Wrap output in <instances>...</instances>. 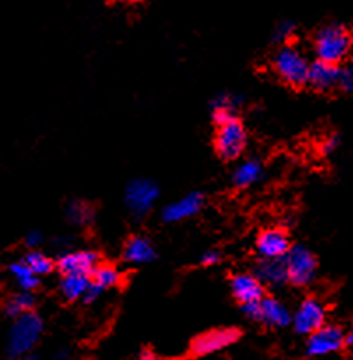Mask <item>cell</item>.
<instances>
[{
    "instance_id": "30",
    "label": "cell",
    "mask_w": 353,
    "mask_h": 360,
    "mask_svg": "<svg viewBox=\"0 0 353 360\" xmlns=\"http://www.w3.org/2000/svg\"><path fill=\"white\" fill-rule=\"evenodd\" d=\"M102 294H104V288H102L101 285L95 283V281H91L90 287H88L86 290V295H84V302H88V304H90V302H95Z\"/></svg>"
},
{
    "instance_id": "21",
    "label": "cell",
    "mask_w": 353,
    "mask_h": 360,
    "mask_svg": "<svg viewBox=\"0 0 353 360\" xmlns=\"http://www.w3.org/2000/svg\"><path fill=\"white\" fill-rule=\"evenodd\" d=\"M34 306H35L34 294H32V292L20 290V292H14L11 297H7V301L4 302V313H6V316H9V319L16 320L20 319L21 315H25V313L34 311Z\"/></svg>"
},
{
    "instance_id": "34",
    "label": "cell",
    "mask_w": 353,
    "mask_h": 360,
    "mask_svg": "<svg viewBox=\"0 0 353 360\" xmlns=\"http://www.w3.org/2000/svg\"><path fill=\"white\" fill-rule=\"evenodd\" d=\"M347 345H348V347H352V348H353V326H352V329L348 330V336H347Z\"/></svg>"
},
{
    "instance_id": "9",
    "label": "cell",
    "mask_w": 353,
    "mask_h": 360,
    "mask_svg": "<svg viewBox=\"0 0 353 360\" xmlns=\"http://www.w3.org/2000/svg\"><path fill=\"white\" fill-rule=\"evenodd\" d=\"M327 311L326 306L315 297H308L299 304L292 315V326H294L295 333L302 334V336H312L319 329L326 326Z\"/></svg>"
},
{
    "instance_id": "29",
    "label": "cell",
    "mask_w": 353,
    "mask_h": 360,
    "mask_svg": "<svg viewBox=\"0 0 353 360\" xmlns=\"http://www.w3.org/2000/svg\"><path fill=\"white\" fill-rule=\"evenodd\" d=\"M25 245L30 250H39V246L42 245V234L39 231H28L25 236Z\"/></svg>"
},
{
    "instance_id": "20",
    "label": "cell",
    "mask_w": 353,
    "mask_h": 360,
    "mask_svg": "<svg viewBox=\"0 0 353 360\" xmlns=\"http://www.w3.org/2000/svg\"><path fill=\"white\" fill-rule=\"evenodd\" d=\"M90 283V276H84V274H65V276H62V280H60V294H62L63 299H67V301L84 299Z\"/></svg>"
},
{
    "instance_id": "11",
    "label": "cell",
    "mask_w": 353,
    "mask_h": 360,
    "mask_svg": "<svg viewBox=\"0 0 353 360\" xmlns=\"http://www.w3.org/2000/svg\"><path fill=\"white\" fill-rule=\"evenodd\" d=\"M255 248L262 259H285L287 253L290 252L292 245L283 229L271 227L260 232Z\"/></svg>"
},
{
    "instance_id": "31",
    "label": "cell",
    "mask_w": 353,
    "mask_h": 360,
    "mask_svg": "<svg viewBox=\"0 0 353 360\" xmlns=\"http://www.w3.org/2000/svg\"><path fill=\"white\" fill-rule=\"evenodd\" d=\"M340 136H336V134H330L329 137H326V141L322 143V151L323 153H334V151L340 148Z\"/></svg>"
},
{
    "instance_id": "10",
    "label": "cell",
    "mask_w": 353,
    "mask_h": 360,
    "mask_svg": "<svg viewBox=\"0 0 353 360\" xmlns=\"http://www.w3.org/2000/svg\"><path fill=\"white\" fill-rule=\"evenodd\" d=\"M98 266H101L98 255L91 250H67V252L60 253L58 262H56V267L62 273V276H65V274L90 276Z\"/></svg>"
},
{
    "instance_id": "7",
    "label": "cell",
    "mask_w": 353,
    "mask_h": 360,
    "mask_svg": "<svg viewBox=\"0 0 353 360\" xmlns=\"http://www.w3.org/2000/svg\"><path fill=\"white\" fill-rule=\"evenodd\" d=\"M158 186L151 179L137 178L127 185L125 204L136 218H143L150 213L158 200Z\"/></svg>"
},
{
    "instance_id": "18",
    "label": "cell",
    "mask_w": 353,
    "mask_h": 360,
    "mask_svg": "<svg viewBox=\"0 0 353 360\" xmlns=\"http://www.w3.org/2000/svg\"><path fill=\"white\" fill-rule=\"evenodd\" d=\"M243 97L239 95L224 94L218 95L213 102H211V118L217 125H224V123L236 120V111L241 105Z\"/></svg>"
},
{
    "instance_id": "22",
    "label": "cell",
    "mask_w": 353,
    "mask_h": 360,
    "mask_svg": "<svg viewBox=\"0 0 353 360\" xmlns=\"http://www.w3.org/2000/svg\"><path fill=\"white\" fill-rule=\"evenodd\" d=\"M21 262H23L25 266H27L28 269H30L32 273L39 278L46 276V274L51 273L53 266H55V262H53L51 257L46 255V253L41 252V250H30L28 253H25L23 259H21Z\"/></svg>"
},
{
    "instance_id": "32",
    "label": "cell",
    "mask_w": 353,
    "mask_h": 360,
    "mask_svg": "<svg viewBox=\"0 0 353 360\" xmlns=\"http://www.w3.org/2000/svg\"><path fill=\"white\" fill-rule=\"evenodd\" d=\"M139 360H158V357H157V354H153L151 350H144V352H141Z\"/></svg>"
},
{
    "instance_id": "28",
    "label": "cell",
    "mask_w": 353,
    "mask_h": 360,
    "mask_svg": "<svg viewBox=\"0 0 353 360\" xmlns=\"http://www.w3.org/2000/svg\"><path fill=\"white\" fill-rule=\"evenodd\" d=\"M220 260L222 253L218 250H207L200 255V264H204V266H217V264H220Z\"/></svg>"
},
{
    "instance_id": "25",
    "label": "cell",
    "mask_w": 353,
    "mask_h": 360,
    "mask_svg": "<svg viewBox=\"0 0 353 360\" xmlns=\"http://www.w3.org/2000/svg\"><path fill=\"white\" fill-rule=\"evenodd\" d=\"M120 280H122V274H120V271L116 269L115 266H109V264H101V266L94 271V274H91V281H95L97 285H101L104 290H108V288L118 285Z\"/></svg>"
},
{
    "instance_id": "33",
    "label": "cell",
    "mask_w": 353,
    "mask_h": 360,
    "mask_svg": "<svg viewBox=\"0 0 353 360\" xmlns=\"http://www.w3.org/2000/svg\"><path fill=\"white\" fill-rule=\"evenodd\" d=\"M56 359H58V360H67V359H69V350H65V348H63V350H60L58 354H56Z\"/></svg>"
},
{
    "instance_id": "12",
    "label": "cell",
    "mask_w": 353,
    "mask_h": 360,
    "mask_svg": "<svg viewBox=\"0 0 353 360\" xmlns=\"http://www.w3.org/2000/svg\"><path fill=\"white\" fill-rule=\"evenodd\" d=\"M239 340V330L234 327H227V329H217L210 330V333L203 334L197 338L192 343V352L195 355H210L214 352H220L234 345Z\"/></svg>"
},
{
    "instance_id": "13",
    "label": "cell",
    "mask_w": 353,
    "mask_h": 360,
    "mask_svg": "<svg viewBox=\"0 0 353 360\" xmlns=\"http://www.w3.org/2000/svg\"><path fill=\"white\" fill-rule=\"evenodd\" d=\"M231 290L236 301L241 302V306L255 304L266 297L262 281L255 276V273H239L232 276Z\"/></svg>"
},
{
    "instance_id": "27",
    "label": "cell",
    "mask_w": 353,
    "mask_h": 360,
    "mask_svg": "<svg viewBox=\"0 0 353 360\" xmlns=\"http://www.w3.org/2000/svg\"><path fill=\"white\" fill-rule=\"evenodd\" d=\"M338 86L347 91V94H353V62L340 67V83H338Z\"/></svg>"
},
{
    "instance_id": "4",
    "label": "cell",
    "mask_w": 353,
    "mask_h": 360,
    "mask_svg": "<svg viewBox=\"0 0 353 360\" xmlns=\"http://www.w3.org/2000/svg\"><path fill=\"white\" fill-rule=\"evenodd\" d=\"M246 143H248L246 129L238 118L224 123V125H218L217 134H214V150H217L218 157L227 162L238 160L245 153Z\"/></svg>"
},
{
    "instance_id": "6",
    "label": "cell",
    "mask_w": 353,
    "mask_h": 360,
    "mask_svg": "<svg viewBox=\"0 0 353 360\" xmlns=\"http://www.w3.org/2000/svg\"><path fill=\"white\" fill-rule=\"evenodd\" d=\"M243 313L248 319L269 327H287L292 323V311L276 297H264L255 304L243 306Z\"/></svg>"
},
{
    "instance_id": "26",
    "label": "cell",
    "mask_w": 353,
    "mask_h": 360,
    "mask_svg": "<svg viewBox=\"0 0 353 360\" xmlns=\"http://www.w3.org/2000/svg\"><path fill=\"white\" fill-rule=\"evenodd\" d=\"M295 34V23L292 20H285L280 21L274 28V34H273V41L278 42V44H288L287 41H290Z\"/></svg>"
},
{
    "instance_id": "3",
    "label": "cell",
    "mask_w": 353,
    "mask_h": 360,
    "mask_svg": "<svg viewBox=\"0 0 353 360\" xmlns=\"http://www.w3.org/2000/svg\"><path fill=\"white\" fill-rule=\"evenodd\" d=\"M312 62L308 56L294 44H283L273 56L274 72L292 86H301L308 83V74Z\"/></svg>"
},
{
    "instance_id": "19",
    "label": "cell",
    "mask_w": 353,
    "mask_h": 360,
    "mask_svg": "<svg viewBox=\"0 0 353 360\" xmlns=\"http://www.w3.org/2000/svg\"><path fill=\"white\" fill-rule=\"evenodd\" d=\"M264 178V165L259 158H248L241 162L232 172V183L238 188H248Z\"/></svg>"
},
{
    "instance_id": "23",
    "label": "cell",
    "mask_w": 353,
    "mask_h": 360,
    "mask_svg": "<svg viewBox=\"0 0 353 360\" xmlns=\"http://www.w3.org/2000/svg\"><path fill=\"white\" fill-rule=\"evenodd\" d=\"M9 274L14 278V281L18 283L20 290L25 292H32L39 287V280L41 278L35 276L27 266H25L21 260H16V262L9 264Z\"/></svg>"
},
{
    "instance_id": "24",
    "label": "cell",
    "mask_w": 353,
    "mask_h": 360,
    "mask_svg": "<svg viewBox=\"0 0 353 360\" xmlns=\"http://www.w3.org/2000/svg\"><path fill=\"white\" fill-rule=\"evenodd\" d=\"M67 220L74 225H86L94 220V207L83 200H74L65 207Z\"/></svg>"
},
{
    "instance_id": "17",
    "label": "cell",
    "mask_w": 353,
    "mask_h": 360,
    "mask_svg": "<svg viewBox=\"0 0 353 360\" xmlns=\"http://www.w3.org/2000/svg\"><path fill=\"white\" fill-rule=\"evenodd\" d=\"M155 257H157V252H155L153 243L144 236H136V238L129 239L125 248H123V259L132 266L153 262Z\"/></svg>"
},
{
    "instance_id": "14",
    "label": "cell",
    "mask_w": 353,
    "mask_h": 360,
    "mask_svg": "<svg viewBox=\"0 0 353 360\" xmlns=\"http://www.w3.org/2000/svg\"><path fill=\"white\" fill-rule=\"evenodd\" d=\"M204 206V197L203 193L192 192L188 195L181 197V199L174 200V202L167 204L162 210V218L167 224H178V221L188 220V218L195 217Z\"/></svg>"
},
{
    "instance_id": "8",
    "label": "cell",
    "mask_w": 353,
    "mask_h": 360,
    "mask_svg": "<svg viewBox=\"0 0 353 360\" xmlns=\"http://www.w3.org/2000/svg\"><path fill=\"white\" fill-rule=\"evenodd\" d=\"M347 345V334L340 326L326 323L322 329L308 336L306 341V352L312 357H326V355L338 354Z\"/></svg>"
},
{
    "instance_id": "15",
    "label": "cell",
    "mask_w": 353,
    "mask_h": 360,
    "mask_svg": "<svg viewBox=\"0 0 353 360\" xmlns=\"http://www.w3.org/2000/svg\"><path fill=\"white\" fill-rule=\"evenodd\" d=\"M255 276L264 287L281 288L288 283V273L285 259H260L255 267Z\"/></svg>"
},
{
    "instance_id": "1",
    "label": "cell",
    "mask_w": 353,
    "mask_h": 360,
    "mask_svg": "<svg viewBox=\"0 0 353 360\" xmlns=\"http://www.w3.org/2000/svg\"><path fill=\"white\" fill-rule=\"evenodd\" d=\"M352 46L353 39L348 28H345L340 23H329L315 34L313 51H315L316 60H320V62L340 65L341 62L348 58Z\"/></svg>"
},
{
    "instance_id": "35",
    "label": "cell",
    "mask_w": 353,
    "mask_h": 360,
    "mask_svg": "<svg viewBox=\"0 0 353 360\" xmlns=\"http://www.w3.org/2000/svg\"><path fill=\"white\" fill-rule=\"evenodd\" d=\"M20 360H39L37 357H35V355H27V357H23V359H20Z\"/></svg>"
},
{
    "instance_id": "2",
    "label": "cell",
    "mask_w": 353,
    "mask_h": 360,
    "mask_svg": "<svg viewBox=\"0 0 353 360\" xmlns=\"http://www.w3.org/2000/svg\"><path fill=\"white\" fill-rule=\"evenodd\" d=\"M44 330V322L35 311L25 313L13 320L9 336H7V355L13 359H23L37 347Z\"/></svg>"
},
{
    "instance_id": "5",
    "label": "cell",
    "mask_w": 353,
    "mask_h": 360,
    "mask_svg": "<svg viewBox=\"0 0 353 360\" xmlns=\"http://www.w3.org/2000/svg\"><path fill=\"white\" fill-rule=\"evenodd\" d=\"M288 283L294 287H308L316 278V259L306 246L294 245L285 257Z\"/></svg>"
},
{
    "instance_id": "16",
    "label": "cell",
    "mask_w": 353,
    "mask_h": 360,
    "mask_svg": "<svg viewBox=\"0 0 353 360\" xmlns=\"http://www.w3.org/2000/svg\"><path fill=\"white\" fill-rule=\"evenodd\" d=\"M338 83H340V67L320 62V60L312 62L308 74L309 86H313L315 90L320 91H327L333 90L334 86H338Z\"/></svg>"
}]
</instances>
